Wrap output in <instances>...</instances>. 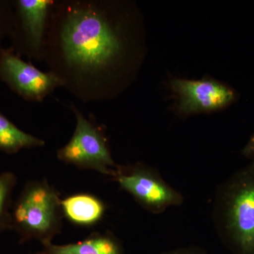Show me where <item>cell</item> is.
Instances as JSON below:
<instances>
[{
    "instance_id": "cell-2",
    "label": "cell",
    "mask_w": 254,
    "mask_h": 254,
    "mask_svg": "<svg viewBox=\"0 0 254 254\" xmlns=\"http://www.w3.org/2000/svg\"><path fill=\"white\" fill-rule=\"evenodd\" d=\"M215 230L232 254H254V163L219 186L214 198Z\"/></svg>"
},
{
    "instance_id": "cell-14",
    "label": "cell",
    "mask_w": 254,
    "mask_h": 254,
    "mask_svg": "<svg viewBox=\"0 0 254 254\" xmlns=\"http://www.w3.org/2000/svg\"><path fill=\"white\" fill-rule=\"evenodd\" d=\"M161 254H207L206 252L199 247H190L184 248L176 249V250L168 251Z\"/></svg>"
},
{
    "instance_id": "cell-16",
    "label": "cell",
    "mask_w": 254,
    "mask_h": 254,
    "mask_svg": "<svg viewBox=\"0 0 254 254\" xmlns=\"http://www.w3.org/2000/svg\"><path fill=\"white\" fill-rule=\"evenodd\" d=\"M33 254H43V252H37V253Z\"/></svg>"
},
{
    "instance_id": "cell-4",
    "label": "cell",
    "mask_w": 254,
    "mask_h": 254,
    "mask_svg": "<svg viewBox=\"0 0 254 254\" xmlns=\"http://www.w3.org/2000/svg\"><path fill=\"white\" fill-rule=\"evenodd\" d=\"M71 110L76 117V128L69 141L57 151V158L66 165L93 170L113 179L120 165L110 153L104 127L97 123L94 117L89 115L86 118L73 103Z\"/></svg>"
},
{
    "instance_id": "cell-15",
    "label": "cell",
    "mask_w": 254,
    "mask_h": 254,
    "mask_svg": "<svg viewBox=\"0 0 254 254\" xmlns=\"http://www.w3.org/2000/svg\"><path fill=\"white\" fill-rule=\"evenodd\" d=\"M242 153L245 158L250 160L251 163H254V131L245 148L242 149Z\"/></svg>"
},
{
    "instance_id": "cell-5",
    "label": "cell",
    "mask_w": 254,
    "mask_h": 254,
    "mask_svg": "<svg viewBox=\"0 0 254 254\" xmlns=\"http://www.w3.org/2000/svg\"><path fill=\"white\" fill-rule=\"evenodd\" d=\"M113 179L122 190L150 213H162L170 207L183 203L182 193L167 183L155 169L145 164L120 165Z\"/></svg>"
},
{
    "instance_id": "cell-6",
    "label": "cell",
    "mask_w": 254,
    "mask_h": 254,
    "mask_svg": "<svg viewBox=\"0 0 254 254\" xmlns=\"http://www.w3.org/2000/svg\"><path fill=\"white\" fill-rule=\"evenodd\" d=\"M55 0H14L11 48L21 57L42 61L50 8Z\"/></svg>"
},
{
    "instance_id": "cell-7",
    "label": "cell",
    "mask_w": 254,
    "mask_h": 254,
    "mask_svg": "<svg viewBox=\"0 0 254 254\" xmlns=\"http://www.w3.org/2000/svg\"><path fill=\"white\" fill-rule=\"evenodd\" d=\"M0 79L23 99L36 103L63 87L56 75L24 61L11 47L0 48Z\"/></svg>"
},
{
    "instance_id": "cell-11",
    "label": "cell",
    "mask_w": 254,
    "mask_h": 254,
    "mask_svg": "<svg viewBox=\"0 0 254 254\" xmlns=\"http://www.w3.org/2000/svg\"><path fill=\"white\" fill-rule=\"evenodd\" d=\"M46 144L41 138L20 129L0 112V150L15 154L23 149L38 148Z\"/></svg>"
},
{
    "instance_id": "cell-12",
    "label": "cell",
    "mask_w": 254,
    "mask_h": 254,
    "mask_svg": "<svg viewBox=\"0 0 254 254\" xmlns=\"http://www.w3.org/2000/svg\"><path fill=\"white\" fill-rule=\"evenodd\" d=\"M17 177L11 172L0 173V232L11 230L12 193Z\"/></svg>"
},
{
    "instance_id": "cell-1",
    "label": "cell",
    "mask_w": 254,
    "mask_h": 254,
    "mask_svg": "<svg viewBox=\"0 0 254 254\" xmlns=\"http://www.w3.org/2000/svg\"><path fill=\"white\" fill-rule=\"evenodd\" d=\"M133 14L131 8L113 1L55 0L42 61L83 103L109 99L136 67Z\"/></svg>"
},
{
    "instance_id": "cell-9",
    "label": "cell",
    "mask_w": 254,
    "mask_h": 254,
    "mask_svg": "<svg viewBox=\"0 0 254 254\" xmlns=\"http://www.w3.org/2000/svg\"><path fill=\"white\" fill-rule=\"evenodd\" d=\"M64 218L74 225L91 227L101 221L106 210L103 201L90 193H77L61 200Z\"/></svg>"
},
{
    "instance_id": "cell-10",
    "label": "cell",
    "mask_w": 254,
    "mask_h": 254,
    "mask_svg": "<svg viewBox=\"0 0 254 254\" xmlns=\"http://www.w3.org/2000/svg\"><path fill=\"white\" fill-rule=\"evenodd\" d=\"M43 254H124L121 242L113 234L95 232L85 240L58 245L49 243L43 245Z\"/></svg>"
},
{
    "instance_id": "cell-3",
    "label": "cell",
    "mask_w": 254,
    "mask_h": 254,
    "mask_svg": "<svg viewBox=\"0 0 254 254\" xmlns=\"http://www.w3.org/2000/svg\"><path fill=\"white\" fill-rule=\"evenodd\" d=\"M61 200L45 179L28 182L11 207V230L17 233L21 242L51 243L63 227Z\"/></svg>"
},
{
    "instance_id": "cell-13",
    "label": "cell",
    "mask_w": 254,
    "mask_h": 254,
    "mask_svg": "<svg viewBox=\"0 0 254 254\" xmlns=\"http://www.w3.org/2000/svg\"><path fill=\"white\" fill-rule=\"evenodd\" d=\"M13 18L14 0H0V46L5 38L10 36Z\"/></svg>"
},
{
    "instance_id": "cell-8",
    "label": "cell",
    "mask_w": 254,
    "mask_h": 254,
    "mask_svg": "<svg viewBox=\"0 0 254 254\" xmlns=\"http://www.w3.org/2000/svg\"><path fill=\"white\" fill-rule=\"evenodd\" d=\"M170 86L178 97L177 108L182 115L218 111L237 99L233 88L214 80L175 78L170 82Z\"/></svg>"
}]
</instances>
